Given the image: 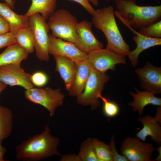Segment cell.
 I'll return each mask as SVG.
<instances>
[{"instance_id": "obj_3", "label": "cell", "mask_w": 161, "mask_h": 161, "mask_svg": "<svg viewBox=\"0 0 161 161\" xmlns=\"http://www.w3.org/2000/svg\"><path fill=\"white\" fill-rule=\"evenodd\" d=\"M114 11V7L109 6L95 10L92 22L105 35L107 41L106 48L126 56L130 51V47L119 29Z\"/></svg>"}, {"instance_id": "obj_35", "label": "cell", "mask_w": 161, "mask_h": 161, "mask_svg": "<svg viewBox=\"0 0 161 161\" xmlns=\"http://www.w3.org/2000/svg\"><path fill=\"white\" fill-rule=\"evenodd\" d=\"M161 107L159 106L157 109V112L155 118L157 120L159 123L161 125Z\"/></svg>"}, {"instance_id": "obj_13", "label": "cell", "mask_w": 161, "mask_h": 161, "mask_svg": "<svg viewBox=\"0 0 161 161\" xmlns=\"http://www.w3.org/2000/svg\"><path fill=\"white\" fill-rule=\"evenodd\" d=\"M49 38V54L69 58L77 64L87 58L88 53L80 50L74 44L54 37L50 34Z\"/></svg>"}, {"instance_id": "obj_34", "label": "cell", "mask_w": 161, "mask_h": 161, "mask_svg": "<svg viewBox=\"0 0 161 161\" xmlns=\"http://www.w3.org/2000/svg\"><path fill=\"white\" fill-rule=\"evenodd\" d=\"M2 140L0 139V161H7L4 158V156L6 153L7 149L2 145Z\"/></svg>"}, {"instance_id": "obj_7", "label": "cell", "mask_w": 161, "mask_h": 161, "mask_svg": "<svg viewBox=\"0 0 161 161\" xmlns=\"http://www.w3.org/2000/svg\"><path fill=\"white\" fill-rule=\"evenodd\" d=\"M24 93L29 101L46 109L51 117L55 115L57 108L63 104L65 97L60 89H53L49 86L44 88L33 87L26 90Z\"/></svg>"}, {"instance_id": "obj_18", "label": "cell", "mask_w": 161, "mask_h": 161, "mask_svg": "<svg viewBox=\"0 0 161 161\" xmlns=\"http://www.w3.org/2000/svg\"><path fill=\"white\" fill-rule=\"evenodd\" d=\"M135 89L137 94L130 92V94L134 100L129 102L128 105L132 107V110L137 112L140 115L143 113L145 106L148 105L161 106V98L157 97L152 92L148 91H140L136 88Z\"/></svg>"}, {"instance_id": "obj_26", "label": "cell", "mask_w": 161, "mask_h": 161, "mask_svg": "<svg viewBox=\"0 0 161 161\" xmlns=\"http://www.w3.org/2000/svg\"><path fill=\"white\" fill-rule=\"evenodd\" d=\"M98 97L103 103V111L106 117L109 118L113 117L119 114L120 108L116 103L110 101L103 97L101 93L98 95Z\"/></svg>"}, {"instance_id": "obj_20", "label": "cell", "mask_w": 161, "mask_h": 161, "mask_svg": "<svg viewBox=\"0 0 161 161\" xmlns=\"http://www.w3.org/2000/svg\"><path fill=\"white\" fill-rule=\"evenodd\" d=\"M28 54L17 43L10 45L0 54V67L11 64L21 65L22 61L27 58Z\"/></svg>"}, {"instance_id": "obj_40", "label": "cell", "mask_w": 161, "mask_h": 161, "mask_svg": "<svg viewBox=\"0 0 161 161\" xmlns=\"http://www.w3.org/2000/svg\"><path fill=\"white\" fill-rule=\"evenodd\" d=\"M106 0L108 1H111L112 0Z\"/></svg>"}, {"instance_id": "obj_12", "label": "cell", "mask_w": 161, "mask_h": 161, "mask_svg": "<svg viewBox=\"0 0 161 161\" xmlns=\"http://www.w3.org/2000/svg\"><path fill=\"white\" fill-rule=\"evenodd\" d=\"M92 23L86 20L78 23L76 27L77 38L74 44L81 51L88 53L103 48V44L94 36L92 30Z\"/></svg>"}, {"instance_id": "obj_29", "label": "cell", "mask_w": 161, "mask_h": 161, "mask_svg": "<svg viewBox=\"0 0 161 161\" xmlns=\"http://www.w3.org/2000/svg\"><path fill=\"white\" fill-rule=\"evenodd\" d=\"M16 43L14 34L10 32L0 34V49Z\"/></svg>"}, {"instance_id": "obj_9", "label": "cell", "mask_w": 161, "mask_h": 161, "mask_svg": "<svg viewBox=\"0 0 161 161\" xmlns=\"http://www.w3.org/2000/svg\"><path fill=\"white\" fill-rule=\"evenodd\" d=\"M156 149L152 143H145L136 137L124 138L120 148L121 153L130 161H151V156Z\"/></svg>"}, {"instance_id": "obj_11", "label": "cell", "mask_w": 161, "mask_h": 161, "mask_svg": "<svg viewBox=\"0 0 161 161\" xmlns=\"http://www.w3.org/2000/svg\"><path fill=\"white\" fill-rule=\"evenodd\" d=\"M140 86L154 95L161 92V67L155 66L147 62L143 67L137 69Z\"/></svg>"}, {"instance_id": "obj_4", "label": "cell", "mask_w": 161, "mask_h": 161, "mask_svg": "<svg viewBox=\"0 0 161 161\" xmlns=\"http://www.w3.org/2000/svg\"><path fill=\"white\" fill-rule=\"evenodd\" d=\"M78 23L75 16L63 9L55 11L47 23L51 35L74 44L77 38L76 29Z\"/></svg>"}, {"instance_id": "obj_17", "label": "cell", "mask_w": 161, "mask_h": 161, "mask_svg": "<svg viewBox=\"0 0 161 161\" xmlns=\"http://www.w3.org/2000/svg\"><path fill=\"white\" fill-rule=\"evenodd\" d=\"M92 68L87 59L78 64L75 75L68 91L70 96L77 97L82 93Z\"/></svg>"}, {"instance_id": "obj_39", "label": "cell", "mask_w": 161, "mask_h": 161, "mask_svg": "<svg viewBox=\"0 0 161 161\" xmlns=\"http://www.w3.org/2000/svg\"><path fill=\"white\" fill-rule=\"evenodd\" d=\"M90 3L93 5L97 6L98 5V0H88Z\"/></svg>"}, {"instance_id": "obj_28", "label": "cell", "mask_w": 161, "mask_h": 161, "mask_svg": "<svg viewBox=\"0 0 161 161\" xmlns=\"http://www.w3.org/2000/svg\"><path fill=\"white\" fill-rule=\"evenodd\" d=\"M30 80L33 85L41 87L46 85L48 81L47 74L41 71H37L31 75Z\"/></svg>"}, {"instance_id": "obj_32", "label": "cell", "mask_w": 161, "mask_h": 161, "mask_svg": "<svg viewBox=\"0 0 161 161\" xmlns=\"http://www.w3.org/2000/svg\"><path fill=\"white\" fill-rule=\"evenodd\" d=\"M10 31V28L8 22L0 15V34Z\"/></svg>"}, {"instance_id": "obj_37", "label": "cell", "mask_w": 161, "mask_h": 161, "mask_svg": "<svg viewBox=\"0 0 161 161\" xmlns=\"http://www.w3.org/2000/svg\"><path fill=\"white\" fill-rule=\"evenodd\" d=\"M161 146H160L159 147H158L157 149H156L157 150V151H158L159 152V156L157 157V158L154 160H156V161H161Z\"/></svg>"}, {"instance_id": "obj_25", "label": "cell", "mask_w": 161, "mask_h": 161, "mask_svg": "<svg viewBox=\"0 0 161 161\" xmlns=\"http://www.w3.org/2000/svg\"><path fill=\"white\" fill-rule=\"evenodd\" d=\"M92 141L98 161H112L109 145L97 138H92Z\"/></svg>"}, {"instance_id": "obj_6", "label": "cell", "mask_w": 161, "mask_h": 161, "mask_svg": "<svg viewBox=\"0 0 161 161\" xmlns=\"http://www.w3.org/2000/svg\"><path fill=\"white\" fill-rule=\"evenodd\" d=\"M28 25L31 28L34 39L35 55L41 61L49 59V29L46 20L38 13L28 17Z\"/></svg>"}, {"instance_id": "obj_1", "label": "cell", "mask_w": 161, "mask_h": 161, "mask_svg": "<svg viewBox=\"0 0 161 161\" xmlns=\"http://www.w3.org/2000/svg\"><path fill=\"white\" fill-rule=\"evenodd\" d=\"M59 139L51 134L47 125L40 134L31 137L16 146L18 160L37 161L55 155L60 156L58 147Z\"/></svg>"}, {"instance_id": "obj_36", "label": "cell", "mask_w": 161, "mask_h": 161, "mask_svg": "<svg viewBox=\"0 0 161 161\" xmlns=\"http://www.w3.org/2000/svg\"><path fill=\"white\" fill-rule=\"evenodd\" d=\"M7 85L0 80V95L1 92L6 88Z\"/></svg>"}, {"instance_id": "obj_31", "label": "cell", "mask_w": 161, "mask_h": 161, "mask_svg": "<svg viewBox=\"0 0 161 161\" xmlns=\"http://www.w3.org/2000/svg\"><path fill=\"white\" fill-rule=\"evenodd\" d=\"M76 2L82 6L92 16L94 14L95 10L88 0H69Z\"/></svg>"}, {"instance_id": "obj_19", "label": "cell", "mask_w": 161, "mask_h": 161, "mask_svg": "<svg viewBox=\"0 0 161 161\" xmlns=\"http://www.w3.org/2000/svg\"><path fill=\"white\" fill-rule=\"evenodd\" d=\"M0 15L8 22L10 32L14 34L20 29L28 26V17L17 14L6 3L0 2Z\"/></svg>"}, {"instance_id": "obj_8", "label": "cell", "mask_w": 161, "mask_h": 161, "mask_svg": "<svg viewBox=\"0 0 161 161\" xmlns=\"http://www.w3.org/2000/svg\"><path fill=\"white\" fill-rule=\"evenodd\" d=\"M87 59L93 68L104 73L109 70L114 71L117 64L126 63L125 56L106 48L88 53Z\"/></svg>"}, {"instance_id": "obj_33", "label": "cell", "mask_w": 161, "mask_h": 161, "mask_svg": "<svg viewBox=\"0 0 161 161\" xmlns=\"http://www.w3.org/2000/svg\"><path fill=\"white\" fill-rule=\"evenodd\" d=\"M61 161H81L78 155L69 154L61 156Z\"/></svg>"}, {"instance_id": "obj_10", "label": "cell", "mask_w": 161, "mask_h": 161, "mask_svg": "<svg viewBox=\"0 0 161 161\" xmlns=\"http://www.w3.org/2000/svg\"><path fill=\"white\" fill-rule=\"evenodd\" d=\"M31 75L26 72L21 65L11 64L0 67V80L11 86H20L26 90L32 88Z\"/></svg>"}, {"instance_id": "obj_22", "label": "cell", "mask_w": 161, "mask_h": 161, "mask_svg": "<svg viewBox=\"0 0 161 161\" xmlns=\"http://www.w3.org/2000/svg\"><path fill=\"white\" fill-rule=\"evenodd\" d=\"M16 43L29 54L34 49V39L32 31L28 25L19 29L14 34Z\"/></svg>"}, {"instance_id": "obj_24", "label": "cell", "mask_w": 161, "mask_h": 161, "mask_svg": "<svg viewBox=\"0 0 161 161\" xmlns=\"http://www.w3.org/2000/svg\"><path fill=\"white\" fill-rule=\"evenodd\" d=\"M78 155L81 161H98L93 147L92 138H87L82 143Z\"/></svg>"}, {"instance_id": "obj_2", "label": "cell", "mask_w": 161, "mask_h": 161, "mask_svg": "<svg viewBox=\"0 0 161 161\" xmlns=\"http://www.w3.org/2000/svg\"><path fill=\"white\" fill-rule=\"evenodd\" d=\"M115 15L133 28L140 29L157 22L161 18V5L139 6L136 0H114Z\"/></svg>"}, {"instance_id": "obj_14", "label": "cell", "mask_w": 161, "mask_h": 161, "mask_svg": "<svg viewBox=\"0 0 161 161\" xmlns=\"http://www.w3.org/2000/svg\"><path fill=\"white\" fill-rule=\"evenodd\" d=\"M125 26L135 34L132 40L137 44L136 48L129 51L128 56L132 66L135 67L139 62L138 58L140 53L144 50L150 47L161 45V38H150L142 35L134 29L120 17H117Z\"/></svg>"}, {"instance_id": "obj_23", "label": "cell", "mask_w": 161, "mask_h": 161, "mask_svg": "<svg viewBox=\"0 0 161 161\" xmlns=\"http://www.w3.org/2000/svg\"><path fill=\"white\" fill-rule=\"evenodd\" d=\"M13 118L12 111L0 105V139H6L11 135L13 128Z\"/></svg>"}, {"instance_id": "obj_27", "label": "cell", "mask_w": 161, "mask_h": 161, "mask_svg": "<svg viewBox=\"0 0 161 161\" xmlns=\"http://www.w3.org/2000/svg\"><path fill=\"white\" fill-rule=\"evenodd\" d=\"M138 32L148 37L161 38V20L147 27L139 29Z\"/></svg>"}, {"instance_id": "obj_21", "label": "cell", "mask_w": 161, "mask_h": 161, "mask_svg": "<svg viewBox=\"0 0 161 161\" xmlns=\"http://www.w3.org/2000/svg\"><path fill=\"white\" fill-rule=\"evenodd\" d=\"M57 0H32L31 4L25 14L28 17L37 13L47 21L55 12Z\"/></svg>"}, {"instance_id": "obj_5", "label": "cell", "mask_w": 161, "mask_h": 161, "mask_svg": "<svg viewBox=\"0 0 161 161\" xmlns=\"http://www.w3.org/2000/svg\"><path fill=\"white\" fill-rule=\"evenodd\" d=\"M109 79L105 73L100 72L92 68L83 90L77 97L78 103L84 106H90L92 109H96L100 105L98 95L101 93L105 84Z\"/></svg>"}, {"instance_id": "obj_38", "label": "cell", "mask_w": 161, "mask_h": 161, "mask_svg": "<svg viewBox=\"0 0 161 161\" xmlns=\"http://www.w3.org/2000/svg\"><path fill=\"white\" fill-rule=\"evenodd\" d=\"M5 1L6 3L11 8H14V5L13 1L12 0H4Z\"/></svg>"}, {"instance_id": "obj_16", "label": "cell", "mask_w": 161, "mask_h": 161, "mask_svg": "<svg viewBox=\"0 0 161 161\" xmlns=\"http://www.w3.org/2000/svg\"><path fill=\"white\" fill-rule=\"evenodd\" d=\"M56 63L55 71L58 72L68 91L74 79L77 64L72 59L59 55H53Z\"/></svg>"}, {"instance_id": "obj_15", "label": "cell", "mask_w": 161, "mask_h": 161, "mask_svg": "<svg viewBox=\"0 0 161 161\" xmlns=\"http://www.w3.org/2000/svg\"><path fill=\"white\" fill-rule=\"evenodd\" d=\"M143 125V128L136 134L137 137L143 142H145L148 136L157 145L161 144V127L154 117L147 115L139 117L137 119Z\"/></svg>"}, {"instance_id": "obj_30", "label": "cell", "mask_w": 161, "mask_h": 161, "mask_svg": "<svg viewBox=\"0 0 161 161\" xmlns=\"http://www.w3.org/2000/svg\"><path fill=\"white\" fill-rule=\"evenodd\" d=\"M114 134L112 135L109 145L112 161H128L123 155L119 154L116 150L114 139Z\"/></svg>"}]
</instances>
